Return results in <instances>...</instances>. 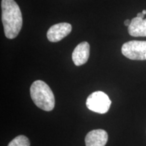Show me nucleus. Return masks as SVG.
I'll use <instances>...</instances> for the list:
<instances>
[{"label":"nucleus","mask_w":146,"mask_h":146,"mask_svg":"<svg viewBox=\"0 0 146 146\" xmlns=\"http://www.w3.org/2000/svg\"><path fill=\"white\" fill-rule=\"evenodd\" d=\"M1 19L5 35L14 39L23 27V16L19 6L14 0H1Z\"/></svg>","instance_id":"f257e3e1"},{"label":"nucleus","mask_w":146,"mask_h":146,"mask_svg":"<svg viewBox=\"0 0 146 146\" xmlns=\"http://www.w3.org/2000/svg\"><path fill=\"white\" fill-rule=\"evenodd\" d=\"M34 104L45 111H52L55 106V98L52 89L44 81L37 80L33 83L30 89Z\"/></svg>","instance_id":"f03ea898"},{"label":"nucleus","mask_w":146,"mask_h":146,"mask_svg":"<svg viewBox=\"0 0 146 146\" xmlns=\"http://www.w3.org/2000/svg\"><path fill=\"white\" fill-rule=\"evenodd\" d=\"M112 102L103 91H95L89 95L86 101L87 108L93 112L105 114L109 110Z\"/></svg>","instance_id":"7ed1b4c3"},{"label":"nucleus","mask_w":146,"mask_h":146,"mask_svg":"<svg viewBox=\"0 0 146 146\" xmlns=\"http://www.w3.org/2000/svg\"><path fill=\"white\" fill-rule=\"evenodd\" d=\"M121 52L126 58L133 60H146V41H130L122 46Z\"/></svg>","instance_id":"20e7f679"},{"label":"nucleus","mask_w":146,"mask_h":146,"mask_svg":"<svg viewBox=\"0 0 146 146\" xmlns=\"http://www.w3.org/2000/svg\"><path fill=\"white\" fill-rule=\"evenodd\" d=\"M72 31V26L67 23H61L53 25L47 33V37L51 42H58L66 37Z\"/></svg>","instance_id":"39448f33"},{"label":"nucleus","mask_w":146,"mask_h":146,"mask_svg":"<svg viewBox=\"0 0 146 146\" xmlns=\"http://www.w3.org/2000/svg\"><path fill=\"white\" fill-rule=\"evenodd\" d=\"M108 139V135L103 129H96L89 132L85 137L86 146H105Z\"/></svg>","instance_id":"423d86ee"},{"label":"nucleus","mask_w":146,"mask_h":146,"mask_svg":"<svg viewBox=\"0 0 146 146\" xmlns=\"http://www.w3.org/2000/svg\"><path fill=\"white\" fill-rule=\"evenodd\" d=\"M90 46L86 41L81 42L75 47L72 54L73 62L76 66H81L87 62L89 57Z\"/></svg>","instance_id":"0eeeda50"},{"label":"nucleus","mask_w":146,"mask_h":146,"mask_svg":"<svg viewBox=\"0 0 146 146\" xmlns=\"http://www.w3.org/2000/svg\"><path fill=\"white\" fill-rule=\"evenodd\" d=\"M128 31L133 36H146V18H133L130 26L128 27Z\"/></svg>","instance_id":"6e6552de"},{"label":"nucleus","mask_w":146,"mask_h":146,"mask_svg":"<svg viewBox=\"0 0 146 146\" xmlns=\"http://www.w3.org/2000/svg\"><path fill=\"white\" fill-rule=\"evenodd\" d=\"M30 141L25 135H18L12 140L8 146H30Z\"/></svg>","instance_id":"1a4fd4ad"},{"label":"nucleus","mask_w":146,"mask_h":146,"mask_svg":"<svg viewBox=\"0 0 146 146\" xmlns=\"http://www.w3.org/2000/svg\"><path fill=\"white\" fill-rule=\"evenodd\" d=\"M131 23V21H130V20H126V21H125V23H124L125 26L128 27L130 26Z\"/></svg>","instance_id":"9d476101"},{"label":"nucleus","mask_w":146,"mask_h":146,"mask_svg":"<svg viewBox=\"0 0 146 146\" xmlns=\"http://www.w3.org/2000/svg\"><path fill=\"white\" fill-rule=\"evenodd\" d=\"M144 16H145V15H144L142 12H139V13H138L137 15V17L142 18V19H144Z\"/></svg>","instance_id":"9b49d317"},{"label":"nucleus","mask_w":146,"mask_h":146,"mask_svg":"<svg viewBox=\"0 0 146 146\" xmlns=\"http://www.w3.org/2000/svg\"><path fill=\"white\" fill-rule=\"evenodd\" d=\"M142 13H143L144 15H145V14H146V10H143V11H142Z\"/></svg>","instance_id":"f8f14e48"}]
</instances>
